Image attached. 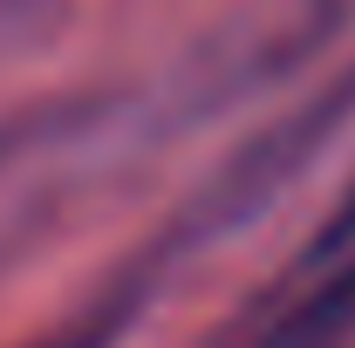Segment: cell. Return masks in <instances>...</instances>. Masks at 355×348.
Segmentation results:
<instances>
[{
	"instance_id": "6da1fadb",
	"label": "cell",
	"mask_w": 355,
	"mask_h": 348,
	"mask_svg": "<svg viewBox=\"0 0 355 348\" xmlns=\"http://www.w3.org/2000/svg\"><path fill=\"white\" fill-rule=\"evenodd\" d=\"M355 335V191L253 301L239 348H335Z\"/></svg>"
}]
</instances>
